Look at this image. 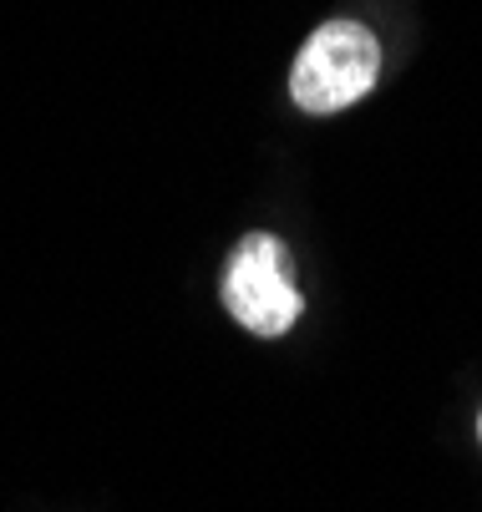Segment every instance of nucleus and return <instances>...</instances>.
I'll return each instance as SVG.
<instances>
[{
	"label": "nucleus",
	"instance_id": "obj_1",
	"mask_svg": "<svg viewBox=\"0 0 482 512\" xmlns=\"http://www.w3.org/2000/svg\"><path fill=\"white\" fill-rule=\"evenodd\" d=\"M376 77H381V41L371 36V26L325 21L305 41V51L290 71V97H295L300 112L325 117V112L361 102L376 87Z\"/></svg>",
	"mask_w": 482,
	"mask_h": 512
},
{
	"label": "nucleus",
	"instance_id": "obj_2",
	"mask_svg": "<svg viewBox=\"0 0 482 512\" xmlns=\"http://www.w3.org/2000/svg\"><path fill=\"white\" fill-rule=\"evenodd\" d=\"M224 305L244 330H254L264 340L285 335L300 320L305 300L290 279V249L274 234L239 239V249L229 254V269H224Z\"/></svg>",
	"mask_w": 482,
	"mask_h": 512
}]
</instances>
